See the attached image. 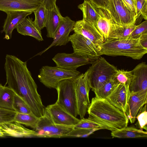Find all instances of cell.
Returning <instances> with one entry per match:
<instances>
[{
	"label": "cell",
	"mask_w": 147,
	"mask_h": 147,
	"mask_svg": "<svg viewBox=\"0 0 147 147\" xmlns=\"http://www.w3.org/2000/svg\"><path fill=\"white\" fill-rule=\"evenodd\" d=\"M101 129L100 128L85 129L74 128L65 135L64 137H86L93 134L96 131Z\"/></svg>",
	"instance_id": "32"
},
{
	"label": "cell",
	"mask_w": 147,
	"mask_h": 147,
	"mask_svg": "<svg viewBox=\"0 0 147 147\" xmlns=\"http://www.w3.org/2000/svg\"><path fill=\"white\" fill-rule=\"evenodd\" d=\"M13 107V110L17 113L27 114L32 113L25 101L16 94L14 96Z\"/></svg>",
	"instance_id": "31"
},
{
	"label": "cell",
	"mask_w": 147,
	"mask_h": 147,
	"mask_svg": "<svg viewBox=\"0 0 147 147\" xmlns=\"http://www.w3.org/2000/svg\"><path fill=\"white\" fill-rule=\"evenodd\" d=\"M38 119L32 113L27 114L16 112L13 121L30 127L35 130Z\"/></svg>",
	"instance_id": "27"
},
{
	"label": "cell",
	"mask_w": 147,
	"mask_h": 147,
	"mask_svg": "<svg viewBox=\"0 0 147 147\" xmlns=\"http://www.w3.org/2000/svg\"><path fill=\"white\" fill-rule=\"evenodd\" d=\"M69 41L71 43L74 53L96 59L98 57L97 45L81 34L74 33L69 36Z\"/></svg>",
	"instance_id": "10"
},
{
	"label": "cell",
	"mask_w": 147,
	"mask_h": 147,
	"mask_svg": "<svg viewBox=\"0 0 147 147\" xmlns=\"http://www.w3.org/2000/svg\"><path fill=\"white\" fill-rule=\"evenodd\" d=\"M88 118L112 131L127 126L129 119L126 113L115 107L106 98L95 96L88 106Z\"/></svg>",
	"instance_id": "2"
},
{
	"label": "cell",
	"mask_w": 147,
	"mask_h": 147,
	"mask_svg": "<svg viewBox=\"0 0 147 147\" xmlns=\"http://www.w3.org/2000/svg\"><path fill=\"white\" fill-rule=\"evenodd\" d=\"M147 32V20L143 22L138 25H136L134 30L131 33L130 38H137L142 34Z\"/></svg>",
	"instance_id": "36"
},
{
	"label": "cell",
	"mask_w": 147,
	"mask_h": 147,
	"mask_svg": "<svg viewBox=\"0 0 147 147\" xmlns=\"http://www.w3.org/2000/svg\"><path fill=\"white\" fill-rule=\"evenodd\" d=\"M136 118L138 120V123L140 128L147 130V112L146 110H144L142 113H139L136 116Z\"/></svg>",
	"instance_id": "38"
},
{
	"label": "cell",
	"mask_w": 147,
	"mask_h": 147,
	"mask_svg": "<svg viewBox=\"0 0 147 147\" xmlns=\"http://www.w3.org/2000/svg\"><path fill=\"white\" fill-rule=\"evenodd\" d=\"M5 135L2 129L1 126L0 125V137H3L5 136Z\"/></svg>",
	"instance_id": "43"
},
{
	"label": "cell",
	"mask_w": 147,
	"mask_h": 147,
	"mask_svg": "<svg viewBox=\"0 0 147 147\" xmlns=\"http://www.w3.org/2000/svg\"><path fill=\"white\" fill-rule=\"evenodd\" d=\"M78 7L82 12V19L95 26L99 17L98 7L90 0H84Z\"/></svg>",
	"instance_id": "24"
},
{
	"label": "cell",
	"mask_w": 147,
	"mask_h": 147,
	"mask_svg": "<svg viewBox=\"0 0 147 147\" xmlns=\"http://www.w3.org/2000/svg\"><path fill=\"white\" fill-rule=\"evenodd\" d=\"M139 38L141 45L144 48L147 49V32L142 34Z\"/></svg>",
	"instance_id": "42"
},
{
	"label": "cell",
	"mask_w": 147,
	"mask_h": 147,
	"mask_svg": "<svg viewBox=\"0 0 147 147\" xmlns=\"http://www.w3.org/2000/svg\"><path fill=\"white\" fill-rule=\"evenodd\" d=\"M16 94L8 86H0V107L13 110V105Z\"/></svg>",
	"instance_id": "26"
},
{
	"label": "cell",
	"mask_w": 147,
	"mask_h": 147,
	"mask_svg": "<svg viewBox=\"0 0 147 147\" xmlns=\"http://www.w3.org/2000/svg\"><path fill=\"white\" fill-rule=\"evenodd\" d=\"M147 91L131 92L125 113L131 123H134L136 116L147 103Z\"/></svg>",
	"instance_id": "18"
},
{
	"label": "cell",
	"mask_w": 147,
	"mask_h": 147,
	"mask_svg": "<svg viewBox=\"0 0 147 147\" xmlns=\"http://www.w3.org/2000/svg\"><path fill=\"white\" fill-rule=\"evenodd\" d=\"M92 64L87 70L88 79L94 92L112 79L117 69L102 57H97Z\"/></svg>",
	"instance_id": "4"
},
{
	"label": "cell",
	"mask_w": 147,
	"mask_h": 147,
	"mask_svg": "<svg viewBox=\"0 0 147 147\" xmlns=\"http://www.w3.org/2000/svg\"><path fill=\"white\" fill-rule=\"evenodd\" d=\"M98 56H123L135 60L141 59L147 53V49L140 43L139 38L111 39L97 46Z\"/></svg>",
	"instance_id": "3"
},
{
	"label": "cell",
	"mask_w": 147,
	"mask_h": 147,
	"mask_svg": "<svg viewBox=\"0 0 147 147\" xmlns=\"http://www.w3.org/2000/svg\"><path fill=\"white\" fill-rule=\"evenodd\" d=\"M98 7L107 8L109 0H90Z\"/></svg>",
	"instance_id": "41"
},
{
	"label": "cell",
	"mask_w": 147,
	"mask_h": 147,
	"mask_svg": "<svg viewBox=\"0 0 147 147\" xmlns=\"http://www.w3.org/2000/svg\"><path fill=\"white\" fill-rule=\"evenodd\" d=\"M122 1L126 7L136 17V0H122Z\"/></svg>",
	"instance_id": "39"
},
{
	"label": "cell",
	"mask_w": 147,
	"mask_h": 147,
	"mask_svg": "<svg viewBox=\"0 0 147 147\" xmlns=\"http://www.w3.org/2000/svg\"><path fill=\"white\" fill-rule=\"evenodd\" d=\"M73 31L86 37L96 45L104 42L103 36L95 26L83 19L76 22Z\"/></svg>",
	"instance_id": "16"
},
{
	"label": "cell",
	"mask_w": 147,
	"mask_h": 147,
	"mask_svg": "<svg viewBox=\"0 0 147 147\" xmlns=\"http://www.w3.org/2000/svg\"><path fill=\"white\" fill-rule=\"evenodd\" d=\"M63 18L56 5L52 9L48 10L45 26L48 37L53 38H54L57 28Z\"/></svg>",
	"instance_id": "23"
},
{
	"label": "cell",
	"mask_w": 147,
	"mask_h": 147,
	"mask_svg": "<svg viewBox=\"0 0 147 147\" xmlns=\"http://www.w3.org/2000/svg\"><path fill=\"white\" fill-rule=\"evenodd\" d=\"M16 112L0 107V125L13 121Z\"/></svg>",
	"instance_id": "34"
},
{
	"label": "cell",
	"mask_w": 147,
	"mask_h": 147,
	"mask_svg": "<svg viewBox=\"0 0 147 147\" xmlns=\"http://www.w3.org/2000/svg\"><path fill=\"white\" fill-rule=\"evenodd\" d=\"M80 74L76 69H67L57 66H44L40 69L38 78L40 81L47 87L55 89L61 81L74 79Z\"/></svg>",
	"instance_id": "5"
},
{
	"label": "cell",
	"mask_w": 147,
	"mask_h": 147,
	"mask_svg": "<svg viewBox=\"0 0 147 147\" xmlns=\"http://www.w3.org/2000/svg\"><path fill=\"white\" fill-rule=\"evenodd\" d=\"M133 77L131 71H127L123 69H117L112 79L118 84L129 85Z\"/></svg>",
	"instance_id": "30"
},
{
	"label": "cell",
	"mask_w": 147,
	"mask_h": 147,
	"mask_svg": "<svg viewBox=\"0 0 147 147\" xmlns=\"http://www.w3.org/2000/svg\"><path fill=\"white\" fill-rule=\"evenodd\" d=\"M74 128L85 129L100 128L101 129H104L102 125L88 118H84L80 119L78 123L74 126Z\"/></svg>",
	"instance_id": "33"
},
{
	"label": "cell",
	"mask_w": 147,
	"mask_h": 147,
	"mask_svg": "<svg viewBox=\"0 0 147 147\" xmlns=\"http://www.w3.org/2000/svg\"></svg>",
	"instance_id": "45"
},
{
	"label": "cell",
	"mask_w": 147,
	"mask_h": 147,
	"mask_svg": "<svg viewBox=\"0 0 147 147\" xmlns=\"http://www.w3.org/2000/svg\"><path fill=\"white\" fill-rule=\"evenodd\" d=\"M76 22L68 16L64 17L55 33L53 41L46 49L36 55H41L43 53L53 46L65 45L69 42V38L70 32L73 31Z\"/></svg>",
	"instance_id": "13"
},
{
	"label": "cell",
	"mask_w": 147,
	"mask_h": 147,
	"mask_svg": "<svg viewBox=\"0 0 147 147\" xmlns=\"http://www.w3.org/2000/svg\"><path fill=\"white\" fill-rule=\"evenodd\" d=\"M4 68L6 84L16 94L22 98L32 112L39 118L43 116L45 107L37 90V86L27 66L16 56L7 55Z\"/></svg>",
	"instance_id": "1"
},
{
	"label": "cell",
	"mask_w": 147,
	"mask_h": 147,
	"mask_svg": "<svg viewBox=\"0 0 147 147\" xmlns=\"http://www.w3.org/2000/svg\"><path fill=\"white\" fill-rule=\"evenodd\" d=\"M57 0H40L41 4L48 10L53 9L56 5Z\"/></svg>",
	"instance_id": "40"
},
{
	"label": "cell",
	"mask_w": 147,
	"mask_h": 147,
	"mask_svg": "<svg viewBox=\"0 0 147 147\" xmlns=\"http://www.w3.org/2000/svg\"><path fill=\"white\" fill-rule=\"evenodd\" d=\"M136 26L135 24L124 26L123 30L118 39H125L129 38Z\"/></svg>",
	"instance_id": "37"
},
{
	"label": "cell",
	"mask_w": 147,
	"mask_h": 147,
	"mask_svg": "<svg viewBox=\"0 0 147 147\" xmlns=\"http://www.w3.org/2000/svg\"><path fill=\"white\" fill-rule=\"evenodd\" d=\"M52 59L56 66L69 70H76L80 66L92 64L95 60L90 59L74 53H58Z\"/></svg>",
	"instance_id": "12"
},
{
	"label": "cell",
	"mask_w": 147,
	"mask_h": 147,
	"mask_svg": "<svg viewBox=\"0 0 147 147\" xmlns=\"http://www.w3.org/2000/svg\"><path fill=\"white\" fill-rule=\"evenodd\" d=\"M107 8L115 21L124 26L135 24V16L125 6L122 0H109Z\"/></svg>",
	"instance_id": "11"
},
{
	"label": "cell",
	"mask_w": 147,
	"mask_h": 147,
	"mask_svg": "<svg viewBox=\"0 0 147 147\" xmlns=\"http://www.w3.org/2000/svg\"><path fill=\"white\" fill-rule=\"evenodd\" d=\"M118 84L113 79L110 80L97 90L94 91L96 97L106 98Z\"/></svg>",
	"instance_id": "29"
},
{
	"label": "cell",
	"mask_w": 147,
	"mask_h": 147,
	"mask_svg": "<svg viewBox=\"0 0 147 147\" xmlns=\"http://www.w3.org/2000/svg\"><path fill=\"white\" fill-rule=\"evenodd\" d=\"M48 12V10L42 4L33 12L35 16L34 22L40 30L45 27Z\"/></svg>",
	"instance_id": "28"
},
{
	"label": "cell",
	"mask_w": 147,
	"mask_h": 147,
	"mask_svg": "<svg viewBox=\"0 0 147 147\" xmlns=\"http://www.w3.org/2000/svg\"><path fill=\"white\" fill-rule=\"evenodd\" d=\"M56 102L73 116H78L74 79H66L59 82L56 88Z\"/></svg>",
	"instance_id": "6"
},
{
	"label": "cell",
	"mask_w": 147,
	"mask_h": 147,
	"mask_svg": "<svg viewBox=\"0 0 147 147\" xmlns=\"http://www.w3.org/2000/svg\"><path fill=\"white\" fill-rule=\"evenodd\" d=\"M130 93L129 85L119 84L106 99L115 107L125 113Z\"/></svg>",
	"instance_id": "15"
},
{
	"label": "cell",
	"mask_w": 147,
	"mask_h": 147,
	"mask_svg": "<svg viewBox=\"0 0 147 147\" xmlns=\"http://www.w3.org/2000/svg\"><path fill=\"white\" fill-rule=\"evenodd\" d=\"M1 125L5 136L15 137H38L36 131L27 129L21 124L14 121Z\"/></svg>",
	"instance_id": "21"
},
{
	"label": "cell",
	"mask_w": 147,
	"mask_h": 147,
	"mask_svg": "<svg viewBox=\"0 0 147 147\" xmlns=\"http://www.w3.org/2000/svg\"><path fill=\"white\" fill-rule=\"evenodd\" d=\"M16 28L18 32L22 35L32 36L39 41L43 40L41 30L32 18H26L17 26Z\"/></svg>",
	"instance_id": "22"
},
{
	"label": "cell",
	"mask_w": 147,
	"mask_h": 147,
	"mask_svg": "<svg viewBox=\"0 0 147 147\" xmlns=\"http://www.w3.org/2000/svg\"><path fill=\"white\" fill-rule=\"evenodd\" d=\"M7 17L5 20L2 32L5 33L4 38L11 39L13 30L32 12L22 11H11L5 12Z\"/></svg>",
	"instance_id": "20"
},
{
	"label": "cell",
	"mask_w": 147,
	"mask_h": 147,
	"mask_svg": "<svg viewBox=\"0 0 147 147\" xmlns=\"http://www.w3.org/2000/svg\"><path fill=\"white\" fill-rule=\"evenodd\" d=\"M98 8L99 17L95 26L103 36L104 41L118 39L124 26L119 24L115 21L107 8Z\"/></svg>",
	"instance_id": "7"
},
{
	"label": "cell",
	"mask_w": 147,
	"mask_h": 147,
	"mask_svg": "<svg viewBox=\"0 0 147 147\" xmlns=\"http://www.w3.org/2000/svg\"><path fill=\"white\" fill-rule=\"evenodd\" d=\"M45 109L53 121L57 125L74 126L80 120L63 109L56 102L48 105Z\"/></svg>",
	"instance_id": "14"
},
{
	"label": "cell",
	"mask_w": 147,
	"mask_h": 147,
	"mask_svg": "<svg viewBox=\"0 0 147 147\" xmlns=\"http://www.w3.org/2000/svg\"><path fill=\"white\" fill-rule=\"evenodd\" d=\"M133 77L129 85L130 92L147 91V65L139 63L131 71Z\"/></svg>",
	"instance_id": "17"
},
{
	"label": "cell",
	"mask_w": 147,
	"mask_h": 147,
	"mask_svg": "<svg viewBox=\"0 0 147 147\" xmlns=\"http://www.w3.org/2000/svg\"><path fill=\"white\" fill-rule=\"evenodd\" d=\"M137 19L142 15L145 20L147 19V0H136Z\"/></svg>",
	"instance_id": "35"
},
{
	"label": "cell",
	"mask_w": 147,
	"mask_h": 147,
	"mask_svg": "<svg viewBox=\"0 0 147 147\" xmlns=\"http://www.w3.org/2000/svg\"><path fill=\"white\" fill-rule=\"evenodd\" d=\"M74 128V126L55 123L45 109L43 116L39 118L35 131L38 137L61 138L63 137Z\"/></svg>",
	"instance_id": "8"
},
{
	"label": "cell",
	"mask_w": 147,
	"mask_h": 147,
	"mask_svg": "<svg viewBox=\"0 0 147 147\" xmlns=\"http://www.w3.org/2000/svg\"><path fill=\"white\" fill-rule=\"evenodd\" d=\"M1 85V84L0 83V86Z\"/></svg>",
	"instance_id": "44"
},
{
	"label": "cell",
	"mask_w": 147,
	"mask_h": 147,
	"mask_svg": "<svg viewBox=\"0 0 147 147\" xmlns=\"http://www.w3.org/2000/svg\"><path fill=\"white\" fill-rule=\"evenodd\" d=\"M41 4L40 0H0V11L4 12L22 11L33 12Z\"/></svg>",
	"instance_id": "19"
},
{
	"label": "cell",
	"mask_w": 147,
	"mask_h": 147,
	"mask_svg": "<svg viewBox=\"0 0 147 147\" xmlns=\"http://www.w3.org/2000/svg\"><path fill=\"white\" fill-rule=\"evenodd\" d=\"M78 115L84 118L90 102L89 92L90 87L88 79V71L80 74L74 79Z\"/></svg>",
	"instance_id": "9"
},
{
	"label": "cell",
	"mask_w": 147,
	"mask_h": 147,
	"mask_svg": "<svg viewBox=\"0 0 147 147\" xmlns=\"http://www.w3.org/2000/svg\"><path fill=\"white\" fill-rule=\"evenodd\" d=\"M111 135L113 138H146L147 132L142 129H138L133 126H127L111 131Z\"/></svg>",
	"instance_id": "25"
}]
</instances>
